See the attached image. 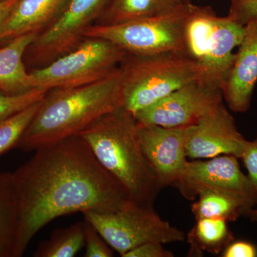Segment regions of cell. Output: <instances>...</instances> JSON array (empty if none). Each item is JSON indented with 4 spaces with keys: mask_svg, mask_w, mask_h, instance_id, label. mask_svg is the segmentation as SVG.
I'll return each instance as SVG.
<instances>
[{
    "mask_svg": "<svg viewBox=\"0 0 257 257\" xmlns=\"http://www.w3.org/2000/svg\"><path fill=\"white\" fill-rule=\"evenodd\" d=\"M13 174L20 216L16 257L60 216L111 212L133 201L78 135L36 150Z\"/></svg>",
    "mask_w": 257,
    "mask_h": 257,
    "instance_id": "cell-1",
    "label": "cell"
},
{
    "mask_svg": "<svg viewBox=\"0 0 257 257\" xmlns=\"http://www.w3.org/2000/svg\"><path fill=\"white\" fill-rule=\"evenodd\" d=\"M121 106L119 67L105 78L79 87L48 91L17 148L36 151L76 136Z\"/></svg>",
    "mask_w": 257,
    "mask_h": 257,
    "instance_id": "cell-2",
    "label": "cell"
},
{
    "mask_svg": "<svg viewBox=\"0 0 257 257\" xmlns=\"http://www.w3.org/2000/svg\"><path fill=\"white\" fill-rule=\"evenodd\" d=\"M77 135L133 202L153 207L162 187L144 155L133 114L120 107Z\"/></svg>",
    "mask_w": 257,
    "mask_h": 257,
    "instance_id": "cell-3",
    "label": "cell"
},
{
    "mask_svg": "<svg viewBox=\"0 0 257 257\" xmlns=\"http://www.w3.org/2000/svg\"><path fill=\"white\" fill-rule=\"evenodd\" d=\"M119 69L121 106L133 116L177 89L199 82L197 64L184 52L126 55Z\"/></svg>",
    "mask_w": 257,
    "mask_h": 257,
    "instance_id": "cell-4",
    "label": "cell"
},
{
    "mask_svg": "<svg viewBox=\"0 0 257 257\" xmlns=\"http://www.w3.org/2000/svg\"><path fill=\"white\" fill-rule=\"evenodd\" d=\"M244 26L219 17L211 7L194 5L186 23L184 52L197 64L199 82L220 89L232 67Z\"/></svg>",
    "mask_w": 257,
    "mask_h": 257,
    "instance_id": "cell-5",
    "label": "cell"
},
{
    "mask_svg": "<svg viewBox=\"0 0 257 257\" xmlns=\"http://www.w3.org/2000/svg\"><path fill=\"white\" fill-rule=\"evenodd\" d=\"M194 5L184 3L167 14L116 25H92L84 32V38L104 39L130 55L184 52L186 23Z\"/></svg>",
    "mask_w": 257,
    "mask_h": 257,
    "instance_id": "cell-6",
    "label": "cell"
},
{
    "mask_svg": "<svg viewBox=\"0 0 257 257\" xmlns=\"http://www.w3.org/2000/svg\"><path fill=\"white\" fill-rule=\"evenodd\" d=\"M126 55L108 40L84 37L67 53L30 72V86L50 91L97 82L119 68Z\"/></svg>",
    "mask_w": 257,
    "mask_h": 257,
    "instance_id": "cell-7",
    "label": "cell"
},
{
    "mask_svg": "<svg viewBox=\"0 0 257 257\" xmlns=\"http://www.w3.org/2000/svg\"><path fill=\"white\" fill-rule=\"evenodd\" d=\"M82 214L84 220L92 224L110 247L122 257L143 243L182 242L186 238L183 231L162 219L153 207L133 201L119 210L87 211Z\"/></svg>",
    "mask_w": 257,
    "mask_h": 257,
    "instance_id": "cell-8",
    "label": "cell"
},
{
    "mask_svg": "<svg viewBox=\"0 0 257 257\" xmlns=\"http://www.w3.org/2000/svg\"><path fill=\"white\" fill-rule=\"evenodd\" d=\"M237 159L221 155L188 162L174 187L189 200L195 199L203 191L211 190L239 198L253 207L257 204V194L248 176L241 172Z\"/></svg>",
    "mask_w": 257,
    "mask_h": 257,
    "instance_id": "cell-9",
    "label": "cell"
},
{
    "mask_svg": "<svg viewBox=\"0 0 257 257\" xmlns=\"http://www.w3.org/2000/svg\"><path fill=\"white\" fill-rule=\"evenodd\" d=\"M108 1L69 0L58 18L29 47L33 58L47 64L77 47L87 28L100 18Z\"/></svg>",
    "mask_w": 257,
    "mask_h": 257,
    "instance_id": "cell-10",
    "label": "cell"
},
{
    "mask_svg": "<svg viewBox=\"0 0 257 257\" xmlns=\"http://www.w3.org/2000/svg\"><path fill=\"white\" fill-rule=\"evenodd\" d=\"M220 89L199 82L177 89L135 115L139 124L164 127L195 125L223 102Z\"/></svg>",
    "mask_w": 257,
    "mask_h": 257,
    "instance_id": "cell-11",
    "label": "cell"
},
{
    "mask_svg": "<svg viewBox=\"0 0 257 257\" xmlns=\"http://www.w3.org/2000/svg\"><path fill=\"white\" fill-rule=\"evenodd\" d=\"M188 127H164L138 123L144 155L162 188L174 187L185 170L188 163L186 150Z\"/></svg>",
    "mask_w": 257,
    "mask_h": 257,
    "instance_id": "cell-12",
    "label": "cell"
},
{
    "mask_svg": "<svg viewBox=\"0 0 257 257\" xmlns=\"http://www.w3.org/2000/svg\"><path fill=\"white\" fill-rule=\"evenodd\" d=\"M246 142L222 102L197 124L189 126L186 150L187 157L195 160L221 155L241 158Z\"/></svg>",
    "mask_w": 257,
    "mask_h": 257,
    "instance_id": "cell-13",
    "label": "cell"
},
{
    "mask_svg": "<svg viewBox=\"0 0 257 257\" xmlns=\"http://www.w3.org/2000/svg\"><path fill=\"white\" fill-rule=\"evenodd\" d=\"M227 79L221 88L223 99L235 112H246L257 82V20L244 26L242 40Z\"/></svg>",
    "mask_w": 257,
    "mask_h": 257,
    "instance_id": "cell-14",
    "label": "cell"
},
{
    "mask_svg": "<svg viewBox=\"0 0 257 257\" xmlns=\"http://www.w3.org/2000/svg\"><path fill=\"white\" fill-rule=\"evenodd\" d=\"M69 0H19L5 22L0 41L43 31L58 18Z\"/></svg>",
    "mask_w": 257,
    "mask_h": 257,
    "instance_id": "cell-15",
    "label": "cell"
},
{
    "mask_svg": "<svg viewBox=\"0 0 257 257\" xmlns=\"http://www.w3.org/2000/svg\"><path fill=\"white\" fill-rule=\"evenodd\" d=\"M39 34L29 33L11 39L0 48V91L20 94L32 89L30 72L25 68L23 57Z\"/></svg>",
    "mask_w": 257,
    "mask_h": 257,
    "instance_id": "cell-16",
    "label": "cell"
},
{
    "mask_svg": "<svg viewBox=\"0 0 257 257\" xmlns=\"http://www.w3.org/2000/svg\"><path fill=\"white\" fill-rule=\"evenodd\" d=\"M19 221L13 174L0 173V257H16Z\"/></svg>",
    "mask_w": 257,
    "mask_h": 257,
    "instance_id": "cell-17",
    "label": "cell"
},
{
    "mask_svg": "<svg viewBox=\"0 0 257 257\" xmlns=\"http://www.w3.org/2000/svg\"><path fill=\"white\" fill-rule=\"evenodd\" d=\"M184 4L182 0H109L100 16L101 25H116L167 14Z\"/></svg>",
    "mask_w": 257,
    "mask_h": 257,
    "instance_id": "cell-18",
    "label": "cell"
},
{
    "mask_svg": "<svg viewBox=\"0 0 257 257\" xmlns=\"http://www.w3.org/2000/svg\"><path fill=\"white\" fill-rule=\"evenodd\" d=\"M189 256H202L204 251L219 254L231 241L233 236L227 221L222 219H197L188 234Z\"/></svg>",
    "mask_w": 257,
    "mask_h": 257,
    "instance_id": "cell-19",
    "label": "cell"
},
{
    "mask_svg": "<svg viewBox=\"0 0 257 257\" xmlns=\"http://www.w3.org/2000/svg\"><path fill=\"white\" fill-rule=\"evenodd\" d=\"M198 197L192 205L196 220L209 218L235 221L252 208L242 199L222 192L203 191Z\"/></svg>",
    "mask_w": 257,
    "mask_h": 257,
    "instance_id": "cell-20",
    "label": "cell"
},
{
    "mask_svg": "<svg viewBox=\"0 0 257 257\" xmlns=\"http://www.w3.org/2000/svg\"><path fill=\"white\" fill-rule=\"evenodd\" d=\"M84 246V222L55 229L46 241L39 243L35 257H73Z\"/></svg>",
    "mask_w": 257,
    "mask_h": 257,
    "instance_id": "cell-21",
    "label": "cell"
},
{
    "mask_svg": "<svg viewBox=\"0 0 257 257\" xmlns=\"http://www.w3.org/2000/svg\"><path fill=\"white\" fill-rule=\"evenodd\" d=\"M40 101L0 119V156L12 149L17 148L19 142L36 114Z\"/></svg>",
    "mask_w": 257,
    "mask_h": 257,
    "instance_id": "cell-22",
    "label": "cell"
},
{
    "mask_svg": "<svg viewBox=\"0 0 257 257\" xmlns=\"http://www.w3.org/2000/svg\"><path fill=\"white\" fill-rule=\"evenodd\" d=\"M48 92L45 89H30L20 94H7L0 91V119L15 114L34 103L42 100Z\"/></svg>",
    "mask_w": 257,
    "mask_h": 257,
    "instance_id": "cell-23",
    "label": "cell"
},
{
    "mask_svg": "<svg viewBox=\"0 0 257 257\" xmlns=\"http://www.w3.org/2000/svg\"><path fill=\"white\" fill-rule=\"evenodd\" d=\"M84 245L86 257H111L112 248L89 221L84 220Z\"/></svg>",
    "mask_w": 257,
    "mask_h": 257,
    "instance_id": "cell-24",
    "label": "cell"
},
{
    "mask_svg": "<svg viewBox=\"0 0 257 257\" xmlns=\"http://www.w3.org/2000/svg\"><path fill=\"white\" fill-rule=\"evenodd\" d=\"M227 16L242 26L257 20V0H231Z\"/></svg>",
    "mask_w": 257,
    "mask_h": 257,
    "instance_id": "cell-25",
    "label": "cell"
},
{
    "mask_svg": "<svg viewBox=\"0 0 257 257\" xmlns=\"http://www.w3.org/2000/svg\"><path fill=\"white\" fill-rule=\"evenodd\" d=\"M241 159L247 170L248 179L257 194V138L253 141L247 140Z\"/></svg>",
    "mask_w": 257,
    "mask_h": 257,
    "instance_id": "cell-26",
    "label": "cell"
},
{
    "mask_svg": "<svg viewBox=\"0 0 257 257\" xmlns=\"http://www.w3.org/2000/svg\"><path fill=\"white\" fill-rule=\"evenodd\" d=\"M173 253L165 249L163 243L147 242L125 253L123 257H173Z\"/></svg>",
    "mask_w": 257,
    "mask_h": 257,
    "instance_id": "cell-27",
    "label": "cell"
},
{
    "mask_svg": "<svg viewBox=\"0 0 257 257\" xmlns=\"http://www.w3.org/2000/svg\"><path fill=\"white\" fill-rule=\"evenodd\" d=\"M223 257H256L257 248L246 241H231L221 251Z\"/></svg>",
    "mask_w": 257,
    "mask_h": 257,
    "instance_id": "cell-28",
    "label": "cell"
},
{
    "mask_svg": "<svg viewBox=\"0 0 257 257\" xmlns=\"http://www.w3.org/2000/svg\"><path fill=\"white\" fill-rule=\"evenodd\" d=\"M19 0H3L0 1V35L3 31V28L7 19L11 12L13 11V8Z\"/></svg>",
    "mask_w": 257,
    "mask_h": 257,
    "instance_id": "cell-29",
    "label": "cell"
},
{
    "mask_svg": "<svg viewBox=\"0 0 257 257\" xmlns=\"http://www.w3.org/2000/svg\"><path fill=\"white\" fill-rule=\"evenodd\" d=\"M182 2L184 3H191L192 2V0H182Z\"/></svg>",
    "mask_w": 257,
    "mask_h": 257,
    "instance_id": "cell-30",
    "label": "cell"
},
{
    "mask_svg": "<svg viewBox=\"0 0 257 257\" xmlns=\"http://www.w3.org/2000/svg\"><path fill=\"white\" fill-rule=\"evenodd\" d=\"M0 1H3V0H0Z\"/></svg>",
    "mask_w": 257,
    "mask_h": 257,
    "instance_id": "cell-31",
    "label": "cell"
}]
</instances>
